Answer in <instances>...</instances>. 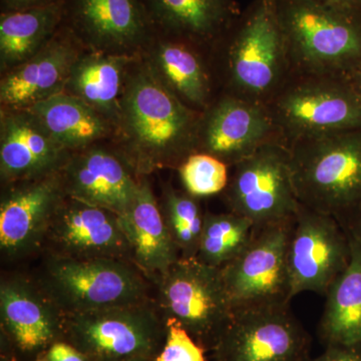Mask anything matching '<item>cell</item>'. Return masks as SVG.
I'll return each instance as SVG.
<instances>
[{"mask_svg":"<svg viewBox=\"0 0 361 361\" xmlns=\"http://www.w3.org/2000/svg\"><path fill=\"white\" fill-rule=\"evenodd\" d=\"M63 313L37 279L11 275L0 284L1 353L35 361L63 338Z\"/></svg>","mask_w":361,"mask_h":361,"instance_id":"13","label":"cell"},{"mask_svg":"<svg viewBox=\"0 0 361 361\" xmlns=\"http://www.w3.org/2000/svg\"><path fill=\"white\" fill-rule=\"evenodd\" d=\"M167 336L155 361H207L205 349L179 323L167 320Z\"/></svg>","mask_w":361,"mask_h":361,"instance_id":"31","label":"cell"},{"mask_svg":"<svg viewBox=\"0 0 361 361\" xmlns=\"http://www.w3.org/2000/svg\"><path fill=\"white\" fill-rule=\"evenodd\" d=\"M65 0H1L2 13L25 11V9L51 6Z\"/></svg>","mask_w":361,"mask_h":361,"instance_id":"33","label":"cell"},{"mask_svg":"<svg viewBox=\"0 0 361 361\" xmlns=\"http://www.w3.org/2000/svg\"><path fill=\"white\" fill-rule=\"evenodd\" d=\"M44 357L47 361H90L84 353L63 341L52 344Z\"/></svg>","mask_w":361,"mask_h":361,"instance_id":"32","label":"cell"},{"mask_svg":"<svg viewBox=\"0 0 361 361\" xmlns=\"http://www.w3.org/2000/svg\"><path fill=\"white\" fill-rule=\"evenodd\" d=\"M342 226L348 233L349 236L355 240L361 248V204Z\"/></svg>","mask_w":361,"mask_h":361,"instance_id":"35","label":"cell"},{"mask_svg":"<svg viewBox=\"0 0 361 361\" xmlns=\"http://www.w3.org/2000/svg\"><path fill=\"white\" fill-rule=\"evenodd\" d=\"M288 66L274 0H255L234 26L229 51L233 85L240 97L265 104Z\"/></svg>","mask_w":361,"mask_h":361,"instance_id":"9","label":"cell"},{"mask_svg":"<svg viewBox=\"0 0 361 361\" xmlns=\"http://www.w3.org/2000/svg\"><path fill=\"white\" fill-rule=\"evenodd\" d=\"M133 63L134 59L128 54L92 51L78 54L71 66L63 92L82 99L116 126L126 80Z\"/></svg>","mask_w":361,"mask_h":361,"instance_id":"23","label":"cell"},{"mask_svg":"<svg viewBox=\"0 0 361 361\" xmlns=\"http://www.w3.org/2000/svg\"><path fill=\"white\" fill-rule=\"evenodd\" d=\"M63 26L92 51L127 54L154 39L144 0H65Z\"/></svg>","mask_w":361,"mask_h":361,"instance_id":"14","label":"cell"},{"mask_svg":"<svg viewBox=\"0 0 361 361\" xmlns=\"http://www.w3.org/2000/svg\"><path fill=\"white\" fill-rule=\"evenodd\" d=\"M154 358H137V360H132L129 361H155Z\"/></svg>","mask_w":361,"mask_h":361,"instance_id":"39","label":"cell"},{"mask_svg":"<svg viewBox=\"0 0 361 361\" xmlns=\"http://www.w3.org/2000/svg\"><path fill=\"white\" fill-rule=\"evenodd\" d=\"M121 221L129 242L130 262L155 285L180 253L146 178H142L137 196Z\"/></svg>","mask_w":361,"mask_h":361,"instance_id":"21","label":"cell"},{"mask_svg":"<svg viewBox=\"0 0 361 361\" xmlns=\"http://www.w3.org/2000/svg\"><path fill=\"white\" fill-rule=\"evenodd\" d=\"M160 206L180 257H196L206 215L198 198L168 186L164 188Z\"/></svg>","mask_w":361,"mask_h":361,"instance_id":"29","label":"cell"},{"mask_svg":"<svg viewBox=\"0 0 361 361\" xmlns=\"http://www.w3.org/2000/svg\"><path fill=\"white\" fill-rule=\"evenodd\" d=\"M315 1L337 11L361 14V0H315Z\"/></svg>","mask_w":361,"mask_h":361,"instance_id":"36","label":"cell"},{"mask_svg":"<svg viewBox=\"0 0 361 361\" xmlns=\"http://www.w3.org/2000/svg\"><path fill=\"white\" fill-rule=\"evenodd\" d=\"M35 279L63 314L151 300V282L132 262L121 259L47 255Z\"/></svg>","mask_w":361,"mask_h":361,"instance_id":"4","label":"cell"},{"mask_svg":"<svg viewBox=\"0 0 361 361\" xmlns=\"http://www.w3.org/2000/svg\"><path fill=\"white\" fill-rule=\"evenodd\" d=\"M59 174L66 196L120 215L132 205L141 183L120 153L99 146L71 153Z\"/></svg>","mask_w":361,"mask_h":361,"instance_id":"18","label":"cell"},{"mask_svg":"<svg viewBox=\"0 0 361 361\" xmlns=\"http://www.w3.org/2000/svg\"><path fill=\"white\" fill-rule=\"evenodd\" d=\"M288 63L303 75H341L361 63V14L315 0H274Z\"/></svg>","mask_w":361,"mask_h":361,"instance_id":"3","label":"cell"},{"mask_svg":"<svg viewBox=\"0 0 361 361\" xmlns=\"http://www.w3.org/2000/svg\"><path fill=\"white\" fill-rule=\"evenodd\" d=\"M80 42L61 25L44 49L30 61L4 73L0 82L4 109H28L65 90Z\"/></svg>","mask_w":361,"mask_h":361,"instance_id":"20","label":"cell"},{"mask_svg":"<svg viewBox=\"0 0 361 361\" xmlns=\"http://www.w3.org/2000/svg\"><path fill=\"white\" fill-rule=\"evenodd\" d=\"M155 304L165 322L179 323L207 353L231 319L233 308L220 268L179 258L155 283Z\"/></svg>","mask_w":361,"mask_h":361,"instance_id":"6","label":"cell"},{"mask_svg":"<svg viewBox=\"0 0 361 361\" xmlns=\"http://www.w3.org/2000/svg\"><path fill=\"white\" fill-rule=\"evenodd\" d=\"M341 75L355 90L361 101V63L350 70L344 71Z\"/></svg>","mask_w":361,"mask_h":361,"instance_id":"37","label":"cell"},{"mask_svg":"<svg viewBox=\"0 0 361 361\" xmlns=\"http://www.w3.org/2000/svg\"><path fill=\"white\" fill-rule=\"evenodd\" d=\"M167 336L165 320L155 301L63 314V338L90 361L154 358Z\"/></svg>","mask_w":361,"mask_h":361,"instance_id":"5","label":"cell"},{"mask_svg":"<svg viewBox=\"0 0 361 361\" xmlns=\"http://www.w3.org/2000/svg\"><path fill=\"white\" fill-rule=\"evenodd\" d=\"M156 32L188 44H205L231 32L241 13L234 0H144Z\"/></svg>","mask_w":361,"mask_h":361,"instance_id":"22","label":"cell"},{"mask_svg":"<svg viewBox=\"0 0 361 361\" xmlns=\"http://www.w3.org/2000/svg\"><path fill=\"white\" fill-rule=\"evenodd\" d=\"M360 353H361V351H360Z\"/></svg>","mask_w":361,"mask_h":361,"instance_id":"41","label":"cell"},{"mask_svg":"<svg viewBox=\"0 0 361 361\" xmlns=\"http://www.w3.org/2000/svg\"><path fill=\"white\" fill-rule=\"evenodd\" d=\"M232 168L224 191L230 212L256 228L295 218L301 204L292 182L288 145L282 137L266 142Z\"/></svg>","mask_w":361,"mask_h":361,"instance_id":"7","label":"cell"},{"mask_svg":"<svg viewBox=\"0 0 361 361\" xmlns=\"http://www.w3.org/2000/svg\"><path fill=\"white\" fill-rule=\"evenodd\" d=\"M35 361H47V358L44 357V355L40 356L39 358H37Z\"/></svg>","mask_w":361,"mask_h":361,"instance_id":"40","label":"cell"},{"mask_svg":"<svg viewBox=\"0 0 361 361\" xmlns=\"http://www.w3.org/2000/svg\"><path fill=\"white\" fill-rule=\"evenodd\" d=\"M308 361H361V353L348 349L327 348L323 355Z\"/></svg>","mask_w":361,"mask_h":361,"instance_id":"34","label":"cell"},{"mask_svg":"<svg viewBox=\"0 0 361 361\" xmlns=\"http://www.w3.org/2000/svg\"><path fill=\"white\" fill-rule=\"evenodd\" d=\"M228 169L229 166L216 157L197 152L188 157L178 171L186 192L200 198L225 191L229 182Z\"/></svg>","mask_w":361,"mask_h":361,"instance_id":"30","label":"cell"},{"mask_svg":"<svg viewBox=\"0 0 361 361\" xmlns=\"http://www.w3.org/2000/svg\"><path fill=\"white\" fill-rule=\"evenodd\" d=\"M28 111L66 151L89 148L110 135L114 123L78 97L61 92L33 104Z\"/></svg>","mask_w":361,"mask_h":361,"instance_id":"25","label":"cell"},{"mask_svg":"<svg viewBox=\"0 0 361 361\" xmlns=\"http://www.w3.org/2000/svg\"><path fill=\"white\" fill-rule=\"evenodd\" d=\"M311 338L289 304L233 310L212 361H308Z\"/></svg>","mask_w":361,"mask_h":361,"instance_id":"11","label":"cell"},{"mask_svg":"<svg viewBox=\"0 0 361 361\" xmlns=\"http://www.w3.org/2000/svg\"><path fill=\"white\" fill-rule=\"evenodd\" d=\"M349 239L350 262L325 295L326 301L318 334L326 348L348 349L360 353L361 248L350 236Z\"/></svg>","mask_w":361,"mask_h":361,"instance_id":"24","label":"cell"},{"mask_svg":"<svg viewBox=\"0 0 361 361\" xmlns=\"http://www.w3.org/2000/svg\"><path fill=\"white\" fill-rule=\"evenodd\" d=\"M70 155L32 111L2 109L0 175L6 184L59 172Z\"/></svg>","mask_w":361,"mask_h":361,"instance_id":"19","label":"cell"},{"mask_svg":"<svg viewBox=\"0 0 361 361\" xmlns=\"http://www.w3.org/2000/svg\"><path fill=\"white\" fill-rule=\"evenodd\" d=\"M351 259L350 239L332 216L300 205L288 244L291 299L303 292L326 295Z\"/></svg>","mask_w":361,"mask_h":361,"instance_id":"12","label":"cell"},{"mask_svg":"<svg viewBox=\"0 0 361 361\" xmlns=\"http://www.w3.org/2000/svg\"><path fill=\"white\" fill-rule=\"evenodd\" d=\"M0 361H18L16 358H13V356L9 355H6V353H1V356H0Z\"/></svg>","mask_w":361,"mask_h":361,"instance_id":"38","label":"cell"},{"mask_svg":"<svg viewBox=\"0 0 361 361\" xmlns=\"http://www.w3.org/2000/svg\"><path fill=\"white\" fill-rule=\"evenodd\" d=\"M287 145L299 203L343 225L361 204V127Z\"/></svg>","mask_w":361,"mask_h":361,"instance_id":"2","label":"cell"},{"mask_svg":"<svg viewBox=\"0 0 361 361\" xmlns=\"http://www.w3.org/2000/svg\"><path fill=\"white\" fill-rule=\"evenodd\" d=\"M147 61L151 70L169 90L185 104L204 108L210 94V85L200 58L191 44L175 39L154 44Z\"/></svg>","mask_w":361,"mask_h":361,"instance_id":"27","label":"cell"},{"mask_svg":"<svg viewBox=\"0 0 361 361\" xmlns=\"http://www.w3.org/2000/svg\"><path fill=\"white\" fill-rule=\"evenodd\" d=\"M304 75L266 104L285 142L361 127L360 97L341 75Z\"/></svg>","mask_w":361,"mask_h":361,"instance_id":"8","label":"cell"},{"mask_svg":"<svg viewBox=\"0 0 361 361\" xmlns=\"http://www.w3.org/2000/svg\"><path fill=\"white\" fill-rule=\"evenodd\" d=\"M256 227L252 221L233 212H206L196 258L221 268L236 258L250 243Z\"/></svg>","mask_w":361,"mask_h":361,"instance_id":"28","label":"cell"},{"mask_svg":"<svg viewBox=\"0 0 361 361\" xmlns=\"http://www.w3.org/2000/svg\"><path fill=\"white\" fill-rule=\"evenodd\" d=\"M201 118L157 77L148 63L130 66L116 127L120 153L137 176L177 168L198 152Z\"/></svg>","mask_w":361,"mask_h":361,"instance_id":"1","label":"cell"},{"mask_svg":"<svg viewBox=\"0 0 361 361\" xmlns=\"http://www.w3.org/2000/svg\"><path fill=\"white\" fill-rule=\"evenodd\" d=\"M0 203V248L6 257L42 250L47 228L66 198L59 172L11 183Z\"/></svg>","mask_w":361,"mask_h":361,"instance_id":"16","label":"cell"},{"mask_svg":"<svg viewBox=\"0 0 361 361\" xmlns=\"http://www.w3.org/2000/svg\"><path fill=\"white\" fill-rule=\"evenodd\" d=\"M276 126L266 104L243 97H226L201 118L198 152L229 167L266 142L278 139Z\"/></svg>","mask_w":361,"mask_h":361,"instance_id":"17","label":"cell"},{"mask_svg":"<svg viewBox=\"0 0 361 361\" xmlns=\"http://www.w3.org/2000/svg\"><path fill=\"white\" fill-rule=\"evenodd\" d=\"M65 1L0 16V63L4 73L30 61L63 25Z\"/></svg>","mask_w":361,"mask_h":361,"instance_id":"26","label":"cell"},{"mask_svg":"<svg viewBox=\"0 0 361 361\" xmlns=\"http://www.w3.org/2000/svg\"><path fill=\"white\" fill-rule=\"evenodd\" d=\"M293 222L256 228L246 248L220 268L233 310L290 303L288 244Z\"/></svg>","mask_w":361,"mask_h":361,"instance_id":"10","label":"cell"},{"mask_svg":"<svg viewBox=\"0 0 361 361\" xmlns=\"http://www.w3.org/2000/svg\"><path fill=\"white\" fill-rule=\"evenodd\" d=\"M42 250L54 257L130 261L120 214L66 196L47 228Z\"/></svg>","mask_w":361,"mask_h":361,"instance_id":"15","label":"cell"}]
</instances>
